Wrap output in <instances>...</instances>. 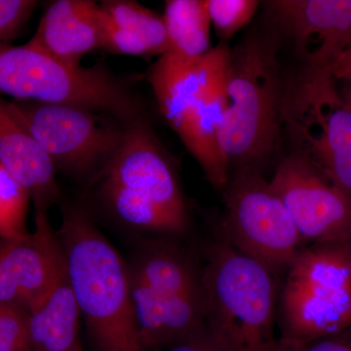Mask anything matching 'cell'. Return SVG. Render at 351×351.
Masks as SVG:
<instances>
[{"mask_svg":"<svg viewBox=\"0 0 351 351\" xmlns=\"http://www.w3.org/2000/svg\"><path fill=\"white\" fill-rule=\"evenodd\" d=\"M69 279L98 351H147L132 302L128 265L82 209L63 206L57 232Z\"/></svg>","mask_w":351,"mask_h":351,"instance_id":"cell-1","label":"cell"},{"mask_svg":"<svg viewBox=\"0 0 351 351\" xmlns=\"http://www.w3.org/2000/svg\"><path fill=\"white\" fill-rule=\"evenodd\" d=\"M97 177L104 204L119 223L166 235L188 230L177 177L144 119L126 125L123 142Z\"/></svg>","mask_w":351,"mask_h":351,"instance_id":"cell-2","label":"cell"},{"mask_svg":"<svg viewBox=\"0 0 351 351\" xmlns=\"http://www.w3.org/2000/svg\"><path fill=\"white\" fill-rule=\"evenodd\" d=\"M207 255L205 325L219 345L226 351H279L276 276L223 237Z\"/></svg>","mask_w":351,"mask_h":351,"instance_id":"cell-3","label":"cell"},{"mask_svg":"<svg viewBox=\"0 0 351 351\" xmlns=\"http://www.w3.org/2000/svg\"><path fill=\"white\" fill-rule=\"evenodd\" d=\"M144 247L128 265L134 313L147 350L168 348L205 324L204 277L174 242Z\"/></svg>","mask_w":351,"mask_h":351,"instance_id":"cell-4","label":"cell"},{"mask_svg":"<svg viewBox=\"0 0 351 351\" xmlns=\"http://www.w3.org/2000/svg\"><path fill=\"white\" fill-rule=\"evenodd\" d=\"M277 306L279 351H293L351 328L350 241L302 247Z\"/></svg>","mask_w":351,"mask_h":351,"instance_id":"cell-5","label":"cell"},{"mask_svg":"<svg viewBox=\"0 0 351 351\" xmlns=\"http://www.w3.org/2000/svg\"><path fill=\"white\" fill-rule=\"evenodd\" d=\"M0 89L16 100L110 113L126 125L142 119L137 99L105 66L64 63L27 45L1 44Z\"/></svg>","mask_w":351,"mask_h":351,"instance_id":"cell-6","label":"cell"},{"mask_svg":"<svg viewBox=\"0 0 351 351\" xmlns=\"http://www.w3.org/2000/svg\"><path fill=\"white\" fill-rule=\"evenodd\" d=\"M226 91L221 151L228 163L253 166L274 149L283 124L284 97L270 41L251 36L232 51Z\"/></svg>","mask_w":351,"mask_h":351,"instance_id":"cell-7","label":"cell"},{"mask_svg":"<svg viewBox=\"0 0 351 351\" xmlns=\"http://www.w3.org/2000/svg\"><path fill=\"white\" fill-rule=\"evenodd\" d=\"M332 68L306 69L284 97L283 124L295 156L351 196V112L335 85Z\"/></svg>","mask_w":351,"mask_h":351,"instance_id":"cell-8","label":"cell"},{"mask_svg":"<svg viewBox=\"0 0 351 351\" xmlns=\"http://www.w3.org/2000/svg\"><path fill=\"white\" fill-rule=\"evenodd\" d=\"M223 237L276 276L301 251V235L280 196L254 166H241L226 186Z\"/></svg>","mask_w":351,"mask_h":351,"instance_id":"cell-9","label":"cell"},{"mask_svg":"<svg viewBox=\"0 0 351 351\" xmlns=\"http://www.w3.org/2000/svg\"><path fill=\"white\" fill-rule=\"evenodd\" d=\"M7 103L57 170L75 177H97L125 137V128L82 108L36 101Z\"/></svg>","mask_w":351,"mask_h":351,"instance_id":"cell-10","label":"cell"},{"mask_svg":"<svg viewBox=\"0 0 351 351\" xmlns=\"http://www.w3.org/2000/svg\"><path fill=\"white\" fill-rule=\"evenodd\" d=\"M306 245L351 240V196L300 157L279 164L270 181Z\"/></svg>","mask_w":351,"mask_h":351,"instance_id":"cell-11","label":"cell"},{"mask_svg":"<svg viewBox=\"0 0 351 351\" xmlns=\"http://www.w3.org/2000/svg\"><path fill=\"white\" fill-rule=\"evenodd\" d=\"M66 260L47 213L36 212V232L22 240H1L0 304L29 314L44 301Z\"/></svg>","mask_w":351,"mask_h":351,"instance_id":"cell-12","label":"cell"},{"mask_svg":"<svg viewBox=\"0 0 351 351\" xmlns=\"http://www.w3.org/2000/svg\"><path fill=\"white\" fill-rule=\"evenodd\" d=\"M309 68L334 66L351 48V0L270 2Z\"/></svg>","mask_w":351,"mask_h":351,"instance_id":"cell-13","label":"cell"},{"mask_svg":"<svg viewBox=\"0 0 351 351\" xmlns=\"http://www.w3.org/2000/svg\"><path fill=\"white\" fill-rule=\"evenodd\" d=\"M230 56L232 51L221 43L198 58L165 53L149 69L147 80L159 108L178 135L219 71L230 63Z\"/></svg>","mask_w":351,"mask_h":351,"instance_id":"cell-14","label":"cell"},{"mask_svg":"<svg viewBox=\"0 0 351 351\" xmlns=\"http://www.w3.org/2000/svg\"><path fill=\"white\" fill-rule=\"evenodd\" d=\"M0 166L29 191L36 212L47 213L59 201L56 166L3 100L0 105Z\"/></svg>","mask_w":351,"mask_h":351,"instance_id":"cell-15","label":"cell"},{"mask_svg":"<svg viewBox=\"0 0 351 351\" xmlns=\"http://www.w3.org/2000/svg\"><path fill=\"white\" fill-rule=\"evenodd\" d=\"M98 11L92 0L52 2L25 45L58 61L80 64L85 55L101 48Z\"/></svg>","mask_w":351,"mask_h":351,"instance_id":"cell-16","label":"cell"},{"mask_svg":"<svg viewBox=\"0 0 351 351\" xmlns=\"http://www.w3.org/2000/svg\"><path fill=\"white\" fill-rule=\"evenodd\" d=\"M98 18L101 48L110 54L162 56L170 49L163 16L138 2L101 1Z\"/></svg>","mask_w":351,"mask_h":351,"instance_id":"cell-17","label":"cell"},{"mask_svg":"<svg viewBox=\"0 0 351 351\" xmlns=\"http://www.w3.org/2000/svg\"><path fill=\"white\" fill-rule=\"evenodd\" d=\"M29 315V331L34 350L82 351L80 338L82 311L66 263L49 294Z\"/></svg>","mask_w":351,"mask_h":351,"instance_id":"cell-18","label":"cell"},{"mask_svg":"<svg viewBox=\"0 0 351 351\" xmlns=\"http://www.w3.org/2000/svg\"><path fill=\"white\" fill-rule=\"evenodd\" d=\"M163 17L170 43L168 52L198 58L212 50L208 1L169 0L166 1Z\"/></svg>","mask_w":351,"mask_h":351,"instance_id":"cell-19","label":"cell"},{"mask_svg":"<svg viewBox=\"0 0 351 351\" xmlns=\"http://www.w3.org/2000/svg\"><path fill=\"white\" fill-rule=\"evenodd\" d=\"M32 195L0 166V235L2 240H22L32 233L25 226Z\"/></svg>","mask_w":351,"mask_h":351,"instance_id":"cell-20","label":"cell"},{"mask_svg":"<svg viewBox=\"0 0 351 351\" xmlns=\"http://www.w3.org/2000/svg\"><path fill=\"white\" fill-rule=\"evenodd\" d=\"M258 6L254 0H208L212 24L221 40L232 38L249 24Z\"/></svg>","mask_w":351,"mask_h":351,"instance_id":"cell-21","label":"cell"},{"mask_svg":"<svg viewBox=\"0 0 351 351\" xmlns=\"http://www.w3.org/2000/svg\"><path fill=\"white\" fill-rule=\"evenodd\" d=\"M29 313L0 304V351H36L29 331Z\"/></svg>","mask_w":351,"mask_h":351,"instance_id":"cell-22","label":"cell"},{"mask_svg":"<svg viewBox=\"0 0 351 351\" xmlns=\"http://www.w3.org/2000/svg\"><path fill=\"white\" fill-rule=\"evenodd\" d=\"M38 1L34 0H1L0 1V40L10 44L19 38L31 19Z\"/></svg>","mask_w":351,"mask_h":351,"instance_id":"cell-23","label":"cell"},{"mask_svg":"<svg viewBox=\"0 0 351 351\" xmlns=\"http://www.w3.org/2000/svg\"><path fill=\"white\" fill-rule=\"evenodd\" d=\"M168 351H226L206 325L168 348Z\"/></svg>","mask_w":351,"mask_h":351,"instance_id":"cell-24","label":"cell"},{"mask_svg":"<svg viewBox=\"0 0 351 351\" xmlns=\"http://www.w3.org/2000/svg\"><path fill=\"white\" fill-rule=\"evenodd\" d=\"M293 351H351V328L338 334L316 339Z\"/></svg>","mask_w":351,"mask_h":351,"instance_id":"cell-25","label":"cell"},{"mask_svg":"<svg viewBox=\"0 0 351 351\" xmlns=\"http://www.w3.org/2000/svg\"><path fill=\"white\" fill-rule=\"evenodd\" d=\"M332 73L337 80H351V48L339 57L334 64Z\"/></svg>","mask_w":351,"mask_h":351,"instance_id":"cell-26","label":"cell"},{"mask_svg":"<svg viewBox=\"0 0 351 351\" xmlns=\"http://www.w3.org/2000/svg\"><path fill=\"white\" fill-rule=\"evenodd\" d=\"M348 87L346 89V92L345 96L343 97V100H345L346 106L350 108L351 112V80H348Z\"/></svg>","mask_w":351,"mask_h":351,"instance_id":"cell-27","label":"cell"},{"mask_svg":"<svg viewBox=\"0 0 351 351\" xmlns=\"http://www.w3.org/2000/svg\"><path fill=\"white\" fill-rule=\"evenodd\" d=\"M350 249H351V240H350Z\"/></svg>","mask_w":351,"mask_h":351,"instance_id":"cell-28","label":"cell"}]
</instances>
